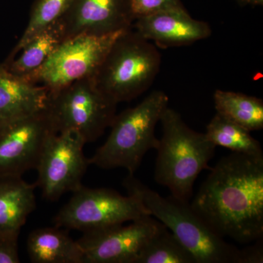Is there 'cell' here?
I'll return each mask as SVG.
<instances>
[{
    "mask_svg": "<svg viewBox=\"0 0 263 263\" xmlns=\"http://www.w3.org/2000/svg\"><path fill=\"white\" fill-rule=\"evenodd\" d=\"M127 30L67 38L39 69L24 79L53 91L76 81L92 78L114 43Z\"/></svg>",
    "mask_w": 263,
    "mask_h": 263,
    "instance_id": "cell-7",
    "label": "cell"
},
{
    "mask_svg": "<svg viewBox=\"0 0 263 263\" xmlns=\"http://www.w3.org/2000/svg\"><path fill=\"white\" fill-rule=\"evenodd\" d=\"M27 252L34 263H84L77 240L59 227L33 230L27 239Z\"/></svg>",
    "mask_w": 263,
    "mask_h": 263,
    "instance_id": "cell-15",
    "label": "cell"
},
{
    "mask_svg": "<svg viewBox=\"0 0 263 263\" xmlns=\"http://www.w3.org/2000/svg\"><path fill=\"white\" fill-rule=\"evenodd\" d=\"M168 103L163 91L155 90L136 106L117 114L108 139L89 159L90 164L105 170L120 167L134 175L147 152L158 147L156 127Z\"/></svg>",
    "mask_w": 263,
    "mask_h": 263,
    "instance_id": "cell-4",
    "label": "cell"
},
{
    "mask_svg": "<svg viewBox=\"0 0 263 263\" xmlns=\"http://www.w3.org/2000/svg\"><path fill=\"white\" fill-rule=\"evenodd\" d=\"M134 263H197V260L162 224L141 249Z\"/></svg>",
    "mask_w": 263,
    "mask_h": 263,
    "instance_id": "cell-20",
    "label": "cell"
},
{
    "mask_svg": "<svg viewBox=\"0 0 263 263\" xmlns=\"http://www.w3.org/2000/svg\"><path fill=\"white\" fill-rule=\"evenodd\" d=\"M72 2V0H35L31 9L27 27L6 60L14 57L36 34L58 22Z\"/></svg>",
    "mask_w": 263,
    "mask_h": 263,
    "instance_id": "cell-21",
    "label": "cell"
},
{
    "mask_svg": "<svg viewBox=\"0 0 263 263\" xmlns=\"http://www.w3.org/2000/svg\"><path fill=\"white\" fill-rule=\"evenodd\" d=\"M36 186L22 176H0V231L22 229L36 209Z\"/></svg>",
    "mask_w": 263,
    "mask_h": 263,
    "instance_id": "cell-16",
    "label": "cell"
},
{
    "mask_svg": "<svg viewBox=\"0 0 263 263\" xmlns=\"http://www.w3.org/2000/svg\"><path fill=\"white\" fill-rule=\"evenodd\" d=\"M161 63L155 45L131 28L114 43L92 79L115 103L130 101L149 89Z\"/></svg>",
    "mask_w": 263,
    "mask_h": 263,
    "instance_id": "cell-5",
    "label": "cell"
},
{
    "mask_svg": "<svg viewBox=\"0 0 263 263\" xmlns=\"http://www.w3.org/2000/svg\"><path fill=\"white\" fill-rule=\"evenodd\" d=\"M85 144L84 140L73 132L54 133L48 138L35 168L36 185L45 199L55 201L83 186V177L90 164L84 155Z\"/></svg>",
    "mask_w": 263,
    "mask_h": 263,
    "instance_id": "cell-9",
    "label": "cell"
},
{
    "mask_svg": "<svg viewBox=\"0 0 263 263\" xmlns=\"http://www.w3.org/2000/svg\"><path fill=\"white\" fill-rule=\"evenodd\" d=\"M133 30L159 47L190 46L207 39L212 30L207 22L193 18L184 6L136 19Z\"/></svg>",
    "mask_w": 263,
    "mask_h": 263,
    "instance_id": "cell-13",
    "label": "cell"
},
{
    "mask_svg": "<svg viewBox=\"0 0 263 263\" xmlns=\"http://www.w3.org/2000/svg\"><path fill=\"white\" fill-rule=\"evenodd\" d=\"M146 215H150L149 212L133 195L124 196L110 189L88 188L83 185L72 193L53 222L59 228L85 233L124 224Z\"/></svg>",
    "mask_w": 263,
    "mask_h": 263,
    "instance_id": "cell-8",
    "label": "cell"
},
{
    "mask_svg": "<svg viewBox=\"0 0 263 263\" xmlns=\"http://www.w3.org/2000/svg\"><path fill=\"white\" fill-rule=\"evenodd\" d=\"M216 113L236 123L249 132L263 128V102L254 96L216 90L214 94Z\"/></svg>",
    "mask_w": 263,
    "mask_h": 263,
    "instance_id": "cell-18",
    "label": "cell"
},
{
    "mask_svg": "<svg viewBox=\"0 0 263 263\" xmlns=\"http://www.w3.org/2000/svg\"><path fill=\"white\" fill-rule=\"evenodd\" d=\"M241 7L245 6H262L263 0H235Z\"/></svg>",
    "mask_w": 263,
    "mask_h": 263,
    "instance_id": "cell-25",
    "label": "cell"
},
{
    "mask_svg": "<svg viewBox=\"0 0 263 263\" xmlns=\"http://www.w3.org/2000/svg\"><path fill=\"white\" fill-rule=\"evenodd\" d=\"M129 6L135 21L163 10L181 8V0H129Z\"/></svg>",
    "mask_w": 263,
    "mask_h": 263,
    "instance_id": "cell-22",
    "label": "cell"
},
{
    "mask_svg": "<svg viewBox=\"0 0 263 263\" xmlns=\"http://www.w3.org/2000/svg\"><path fill=\"white\" fill-rule=\"evenodd\" d=\"M254 242V245L239 249L238 263L263 262V238Z\"/></svg>",
    "mask_w": 263,
    "mask_h": 263,
    "instance_id": "cell-24",
    "label": "cell"
},
{
    "mask_svg": "<svg viewBox=\"0 0 263 263\" xmlns=\"http://www.w3.org/2000/svg\"><path fill=\"white\" fill-rule=\"evenodd\" d=\"M48 99L44 86L14 75L0 63V124L42 111Z\"/></svg>",
    "mask_w": 263,
    "mask_h": 263,
    "instance_id": "cell-14",
    "label": "cell"
},
{
    "mask_svg": "<svg viewBox=\"0 0 263 263\" xmlns=\"http://www.w3.org/2000/svg\"><path fill=\"white\" fill-rule=\"evenodd\" d=\"M251 132L216 113L206 127L205 134L216 146H222L235 153L263 157L260 143Z\"/></svg>",
    "mask_w": 263,
    "mask_h": 263,
    "instance_id": "cell-19",
    "label": "cell"
},
{
    "mask_svg": "<svg viewBox=\"0 0 263 263\" xmlns=\"http://www.w3.org/2000/svg\"><path fill=\"white\" fill-rule=\"evenodd\" d=\"M21 230L0 231V263H19L18 237Z\"/></svg>",
    "mask_w": 263,
    "mask_h": 263,
    "instance_id": "cell-23",
    "label": "cell"
},
{
    "mask_svg": "<svg viewBox=\"0 0 263 263\" xmlns=\"http://www.w3.org/2000/svg\"><path fill=\"white\" fill-rule=\"evenodd\" d=\"M190 205L221 238L241 245L262 238L263 157H223Z\"/></svg>",
    "mask_w": 263,
    "mask_h": 263,
    "instance_id": "cell-1",
    "label": "cell"
},
{
    "mask_svg": "<svg viewBox=\"0 0 263 263\" xmlns=\"http://www.w3.org/2000/svg\"><path fill=\"white\" fill-rule=\"evenodd\" d=\"M122 185L127 195L139 199L150 215L171 230L193 254L197 263H238L239 249L214 233L190 202L172 195L161 196L134 175L128 174Z\"/></svg>",
    "mask_w": 263,
    "mask_h": 263,
    "instance_id": "cell-3",
    "label": "cell"
},
{
    "mask_svg": "<svg viewBox=\"0 0 263 263\" xmlns=\"http://www.w3.org/2000/svg\"><path fill=\"white\" fill-rule=\"evenodd\" d=\"M56 132L46 109L0 124V176H22L35 169L45 143Z\"/></svg>",
    "mask_w": 263,
    "mask_h": 263,
    "instance_id": "cell-10",
    "label": "cell"
},
{
    "mask_svg": "<svg viewBox=\"0 0 263 263\" xmlns=\"http://www.w3.org/2000/svg\"><path fill=\"white\" fill-rule=\"evenodd\" d=\"M65 39L81 35H105L133 27L129 0H72L59 20Z\"/></svg>",
    "mask_w": 263,
    "mask_h": 263,
    "instance_id": "cell-12",
    "label": "cell"
},
{
    "mask_svg": "<svg viewBox=\"0 0 263 263\" xmlns=\"http://www.w3.org/2000/svg\"><path fill=\"white\" fill-rule=\"evenodd\" d=\"M160 122L162 136L157 148L155 181L168 188L173 196L190 202L195 181L209 167L216 146L205 133L191 129L181 114L169 107Z\"/></svg>",
    "mask_w": 263,
    "mask_h": 263,
    "instance_id": "cell-2",
    "label": "cell"
},
{
    "mask_svg": "<svg viewBox=\"0 0 263 263\" xmlns=\"http://www.w3.org/2000/svg\"><path fill=\"white\" fill-rule=\"evenodd\" d=\"M162 224L152 216L85 232L78 240L84 263H134L137 256Z\"/></svg>",
    "mask_w": 263,
    "mask_h": 263,
    "instance_id": "cell-11",
    "label": "cell"
},
{
    "mask_svg": "<svg viewBox=\"0 0 263 263\" xmlns=\"http://www.w3.org/2000/svg\"><path fill=\"white\" fill-rule=\"evenodd\" d=\"M117 106L91 77L48 91L46 110L56 133L73 132L88 143L97 141L110 127Z\"/></svg>",
    "mask_w": 263,
    "mask_h": 263,
    "instance_id": "cell-6",
    "label": "cell"
},
{
    "mask_svg": "<svg viewBox=\"0 0 263 263\" xmlns=\"http://www.w3.org/2000/svg\"><path fill=\"white\" fill-rule=\"evenodd\" d=\"M65 40L63 29L58 21L36 34L14 57L5 60L3 64L14 75L27 77L47 61Z\"/></svg>",
    "mask_w": 263,
    "mask_h": 263,
    "instance_id": "cell-17",
    "label": "cell"
}]
</instances>
